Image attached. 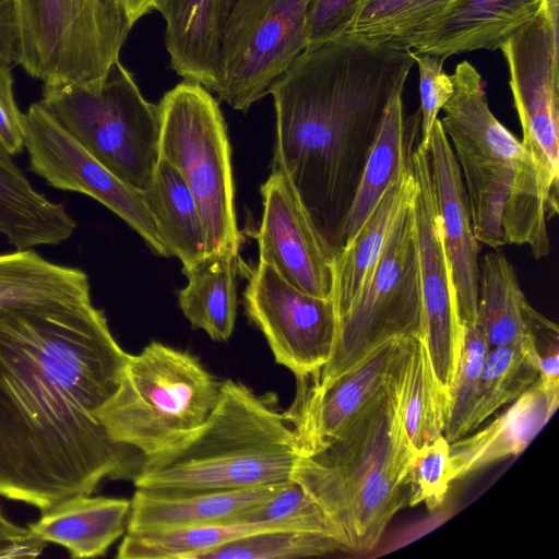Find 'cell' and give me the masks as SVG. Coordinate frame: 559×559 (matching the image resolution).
I'll use <instances>...</instances> for the list:
<instances>
[{"label":"cell","instance_id":"obj_1","mask_svg":"<svg viewBox=\"0 0 559 559\" xmlns=\"http://www.w3.org/2000/svg\"><path fill=\"white\" fill-rule=\"evenodd\" d=\"M127 357L91 300L0 309L1 497L43 511L133 479L138 451L98 418Z\"/></svg>","mask_w":559,"mask_h":559},{"label":"cell","instance_id":"obj_2","mask_svg":"<svg viewBox=\"0 0 559 559\" xmlns=\"http://www.w3.org/2000/svg\"><path fill=\"white\" fill-rule=\"evenodd\" d=\"M414 64L412 50L345 34L307 47L269 90L273 169L334 252L383 110Z\"/></svg>","mask_w":559,"mask_h":559},{"label":"cell","instance_id":"obj_3","mask_svg":"<svg viewBox=\"0 0 559 559\" xmlns=\"http://www.w3.org/2000/svg\"><path fill=\"white\" fill-rule=\"evenodd\" d=\"M416 450L390 374L329 443L299 457L292 479L321 508L342 551L366 554L408 506L407 477Z\"/></svg>","mask_w":559,"mask_h":559},{"label":"cell","instance_id":"obj_4","mask_svg":"<svg viewBox=\"0 0 559 559\" xmlns=\"http://www.w3.org/2000/svg\"><path fill=\"white\" fill-rule=\"evenodd\" d=\"M301 456L274 393L221 382L205 421L173 448L144 457L133 483L166 491L234 490L292 479Z\"/></svg>","mask_w":559,"mask_h":559},{"label":"cell","instance_id":"obj_5","mask_svg":"<svg viewBox=\"0 0 559 559\" xmlns=\"http://www.w3.org/2000/svg\"><path fill=\"white\" fill-rule=\"evenodd\" d=\"M219 388L195 356L153 341L139 354H128L120 384L98 418L114 442L152 456L205 421Z\"/></svg>","mask_w":559,"mask_h":559},{"label":"cell","instance_id":"obj_6","mask_svg":"<svg viewBox=\"0 0 559 559\" xmlns=\"http://www.w3.org/2000/svg\"><path fill=\"white\" fill-rule=\"evenodd\" d=\"M86 151L142 194L159 160L157 104L116 60L99 79L44 86L38 102Z\"/></svg>","mask_w":559,"mask_h":559},{"label":"cell","instance_id":"obj_7","mask_svg":"<svg viewBox=\"0 0 559 559\" xmlns=\"http://www.w3.org/2000/svg\"><path fill=\"white\" fill-rule=\"evenodd\" d=\"M159 158L182 176L197 202L205 233V255L238 254L230 145L217 100L200 83L183 80L164 94Z\"/></svg>","mask_w":559,"mask_h":559},{"label":"cell","instance_id":"obj_8","mask_svg":"<svg viewBox=\"0 0 559 559\" xmlns=\"http://www.w3.org/2000/svg\"><path fill=\"white\" fill-rule=\"evenodd\" d=\"M414 199V198H413ZM424 305L413 200L400 212L372 277L350 309L336 320L331 357L298 384L321 390L386 343L423 337Z\"/></svg>","mask_w":559,"mask_h":559},{"label":"cell","instance_id":"obj_9","mask_svg":"<svg viewBox=\"0 0 559 559\" xmlns=\"http://www.w3.org/2000/svg\"><path fill=\"white\" fill-rule=\"evenodd\" d=\"M17 63L44 86L102 78L130 29L119 0H14Z\"/></svg>","mask_w":559,"mask_h":559},{"label":"cell","instance_id":"obj_10","mask_svg":"<svg viewBox=\"0 0 559 559\" xmlns=\"http://www.w3.org/2000/svg\"><path fill=\"white\" fill-rule=\"evenodd\" d=\"M451 80L454 91L440 122L460 167L475 238L498 249L506 245L502 215L521 157L520 140L491 112L472 63H459Z\"/></svg>","mask_w":559,"mask_h":559},{"label":"cell","instance_id":"obj_11","mask_svg":"<svg viewBox=\"0 0 559 559\" xmlns=\"http://www.w3.org/2000/svg\"><path fill=\"white\" fill-rule=\"evenodd\" d=\"M310 0H235L223 26L216 94L247 111L307 48Z\"/></svg>","mask_w":559,"mask_h":559},{"label":"cell","instance_id":"obj_12","mask_svg":"<svg viewBox=\"0 0 559 559\" xmlns=\"http://www.w3.org/2000/svg\"><path fill=\"white\" fill-rule=\"evenodd\" d=\"M24 147L29 169L48 185L95 199L130 225L154 253L170 257L143 194L90 154L38 102L24 114Z\"/></svg>","mask_w":559,"mask_h":559},{"label":"cell","instance_id":"obj_13","mask_svg":"<svg viewBox=\"0 0 559 559\" xmlns=\"http://www.w3.org/2000/svg\"><path fill=\"white\" fill-rule=\"evenodd\" d=\"M243 299L247 316L264 335L275 361L297 381L316 377L334 345L336 318L331 298L304 293L270 265L259 263Z\"/></svg>","mask_w":559,"mask_h":559},{"label":"cell","instance_id":"obj_14","mask_svg":"<svg viewBox=\"0 0 559 559\" xmlns=\"http://www.w3.org/2000/svg\"><path fill=\"white\" fill-rule=\"evenodd\" d=\"M412 170L415 178L413 207L424 305L421 340L449 399L464 343L465 325L460 316L451 264L443 241L429 156L418 142L412 152Z\"/></svg>","mask_w":559,"mask_h":559},{"label":"cell","instance_id":"obj_15","mask_svg":"<svg viewBox=\"0 0 559 559\" xmlns=\"http://www.w3.org/2000/svg\"><path fill=\"white\" fill-rule=\"evenodd\" d=\"M262 218L257 234L259 263L293 287L331 298L334 251L321 235L286 176L272 169L261 187Z\"/></svg>","mask_w":559,"mask_h":559},{"label":"cell","instance_id":"obj_16","mask_svg":"<svg viewBox=\"0 0 559 559\" xmlns=\"http://www.w3.org/2000/svg\"><path fill=\"white\" fill-rule=\"evenodd\" d=\"M400 342L397 338L381 346L324 389L298 384L295 402L285 415L301 455L321 450L384 388Z\"/></svg>","mask_w":559,"mask_h":559},{"label":"cell","instance_id":"obj_17","mask_svg":"<svg viewBox=\"0 0 559 559\" xmlns=\"http://www.w3.org/2000/svg\"><path fill=\"white\" fill-rule=\"evenodd\" d=\"M426 150L460 316L466 326L477 319L479 247L473 231L460 167L440 119L436 122Z\"/></svg>","mask_w":559,"mask_h":559},{"label":"cell","instance_id":"obj_18","mask_svg":"<svg viewBox=\"0 0 559 559\" xmlns=\"http://www.w3.org/2000/svg\"><path fill=\"white\" fill-rule=\"evenodd\" d=\"M559 405V386L542 380L474 431L450 442L451 481L506 457L519 455L551 419Z\"/></svg>","mask_w":559,"mask_h":559},{"label":"cell","instance_id":"obj_19","mask_svg":"<svg viewBox=\"0 0 559 559\" xmlns=\"http://www.w3.org/2000/svg\"><path fill=\"white\" fill-rule=\"evenodd\" d=\"M543 0H452L412 41L409 50L441 59L497 50L540 9Z\"/></svg>","mask_w":559,"mask_h":559},{"label":"cell","instance_id":"obj_20","mask_svg":"<svg viewBox=\"0 0 559 559\" xmlns=\"http://www.w3.org/2000/svg\"><path fill=\"white\" fill-rule=\"evenodd\" d=\"M404 86L393 93L383 110L343 219L336 250L358 233L389 186L411 167L414 142L419 139L420 111L406 116Z\"/></svg>","mask_w":559,"mask_h":559},{"label":"cell","instance_id":"obj_21","mask_svg":"<svg viewBox=\"0 0 559 559\" xmlns=\"http://www.w3.org/2000/svg\"><path fill=\"white\" fill-rule=\"evenodd\" d=\"M286 483L234 490L136 488L131 499L127 532L147 533L231 522L240 512L274 496Z\"/></svg>","mask_w":559,"mask_h":559},{"label":"cell","instance_id":"obj_22","mask_svg":"<svg viewBox=\"0 0 559 559\" xmlns=\"http://www.w3.org/2000/svg\"><path fill=\"white\" fill-rule=\"evenodd\" d=\"M235 0H164L165 44L170 68L209 91L221 85L219 48Z\"/></svg>","mask_w":559,"mask_h":559},{"label":"cell","instance_id":"obj_23","mask_svg":"<svg viewBox=\"0 0 559 559\" xmlns=\"http://www.w3.org/2000/svg\"><path fill=\"white\" fill-rule=\"evenodd\" d=\"M414 193L411 160L409 169L389 186L358 233L333 254L331 300L336 320L367 288L391 227Z\"/></svg>","mask_w":559,"mask_h":559},{"label":"cell","instance_id":"obj_24","mask_svg":"<svg viewBox=\"0 0 559 559\" xmlns=\"http://www.w3.org/2000/svg\"><path fill=\"white\" fill-rule=\"evenodd\" d=\"M131 500L76 495L40 511L28 524L40 540L66 548L71 558L104 556L127 532Z\"/></svg>","mask_w":559,"mask_h":559},{"label":"cell","instance_id":"obj_25","mask_svg":"<svg viewBox=\"0 0 559 559\" xmlns=\"http://www.w3.org/2000/svg\"><path fill=\"white\" fill-rule=\"evenodd\" d=\"M76 227L64 206L48 200L11 157L0 155V234L16 250L58 245Z\"/></svg>","mask_w":559,"mask_h":559},{"label":"cell","instance_id":"obj_26","mask_svg":"<svg viewBox=\"0 0 559 559\" xmlns=\"http://www.w3.org/2000/svg\"><path fill=\"white\" fill-rule=\"evenodd\" d=\"M391 381L413 445L443 436L449 399L420 337L401 338Z\"/></svg>","mask_w":559,"mask_h":559},{"label":"cell","instance_id":"obj_27","mask_svg":"<svg viewBox=\"0 0 559 559\" xmlns=\"http://www.w3.org/2000/svg\"><path fill=\"white\" fill-rule=\"evenodd\" d=\"M91 300L87 275L32 249L0 254V309Z\"/></svg>","mask_w":559,"mask_h":559},{"label":"cell","instance_id":"obj_28","mask_svg":"<svg viewBox=\"0 0 559 559\" xmlns=\"http://www.w3.org/2000/svg\"><path fill=\"white\" fill-rule=\"evenodd\" d=\"M144 201L158 233L182 271L205 257V233L197 202L180 173L159 158Z\"/></svg>","mask_w":559,"mask_h":559},{"label":"cell","instance_id":"obj_29","mask_svg":"<svg viewBox=\"0 0 559 559\" xmlns=\"http://www.w3.org/2000/svg\"><path fill=\"white\" fill-rule=\"evenodd\" d=\"M238 254L205 255L182 272L188 284L178 293L179 307L194 329L213 341H227L237 312L236 260Z\"/></svg>","mask_w":559,"mask_h":559},{"label":"cell","instance_id":"obj_30","mask_svg":"<svg viewBox=\"0 0 559 559\" xmlns=\"http://www.w3.org/2000/svg\"><path fill=\"white\" fill-rule=\"evenodd\" d=\"M510 261L498 251L488 252L479 261L477 323L488 349L522 342L526 334L524 305Z\"/></svg>","mask_w":559,"mask_h":559},{"label":"cell","instance_id":"obj_31","mask_svg":"<svg viewBox=\"0 0 559 559\" xmlns=\"http://www.w3.org/2000/svg\"><path fill=\"white\" fill-rule=\"evenodd\" d=\"M275 530L261 524L222 522L147 533L126 532L119 559H198L202 554L245 535Z\"/></svg>","mask_w":559,"mask_h":559},{"label":"cell","instance_id":"obj_32","mask_svg":"<svg viewBox=\"0 0 559 559\" xmlns=\"http://www.w3.org/2000/svg\"><path fill=\"white\" fill-rule=\"evenodd\" d=\"M525 338L519 343L488 349L467 433L515 401L537 381L538 370L527 349Z\"/></svg>","mask_w":559,"mask_h":559},{"label":"cell","instance_id":"obj_33","mask_svg":"<svg viewBox=\"0 0 559 559\" xmlns=\"http://www.w3.org/2000/svg\"><path fill=\"white\" fill-rule=\"evenodd\" d=\"M452 0H367L348 34L409 50Z\"/></svg>","mask_w":559,"mask_h":559},{"label":"cell","instance_id":"obj_34","mask_svg":"<svg viewBox=\"0 0 559 559\" xmlns=\"http://www.w3.org/2000/svg\"><path fill=\"white\" fill-rule=\"evenodd\" d=\"M341 550L331 536L289 528L258 531L227 542L198 559H295Z\"/></svg>","mask_w":559,"mask_h":559},{"label":"cell","instance_id":"obj_35","mask_svg":"<svg viewBox=\"0 0 559 559\" xmlns=\"http://www.w3.org/2000/svg\"><path fill=\"white\" fill-rule=\"evenodd\" d=\"M488 346L477 321L465 326L464 343L457 369L449 390L443 436L452 442L467 433L474 411L480 374Z\"/></svg>","mask_w":559,"mask_h":559},{"label":"cell","instance_id":"obj_36","mask_svg":"<svg viewBox=\"0 0 559 559\" xmlns=\"http://www.w3.org/2000/svg\"><path fill=\"white\" fill-rule=\"evenodd\" d=\"M231 522L316 532L329 535L337 542L321 508L294 479L287 481L267 500L240 512Z\"/></svg>","mask_w":559,"mask_h":559},{"label":"cell","instance_id":"obj_37","mask_svg":"<svg viewBox=\"0 0 559 559\" xmlns=\"http://www.w3.org/2000/svg\"><path fill=\"white\" fill-rule=\"evenodd\" d=\"M449 457L450 442L444 436L416 450L407 477L408 507L424 503L435 511L443 504L452 483Z\"/></svg>","mask_w":559,"mask_h":559},{"label":"cell","instance_id":"obj_38","mask_svg":"<svg viewBox=\"0 0 559 559\" xmlns=\"http://www.w3.org/2000/svg\"><path fill=\"white\" fill-rule=\"evenodd\" d=\"M413 59L419 70L420 129L418 144L427 148L438 115L453 94L451 75L443 69V61L433 55L416 53Z\"/></svg>","mask_w":559,"mask_h":559},{"label":"cell","instance_id":"obj_39","mask_svg":"<svg viewBox=\"0 0 559 559\" xmlns=\"http://www.w3.org/2000/svg\"><path fill=\"white\" fill-rule=\"evenodd\" d=\"M367 0H310L307 47L348 34Z\"/></svg>","mask_w":559,"mask_h":559},{"label":"cell","instance_id":"obj_40","mask_svg":"<svg viewBox=\"0 0 559 559\" xmlns=\"http://www.w3.org/2000/svg\"><path fill=\"white\" fill-rule=\"evenodd\" d=\"M10 69L0 63V155L7 157L24 148V114L14 99Z\"/></svg>","mask_w":559,"mask_h":559},{"label":"cell","instance_id":"obj_41","mask_svg":"<svg viewBox=\"0 0 559 559\" xmlns=\"http://www.w3.org/2000/svg\"><path fill=\"white\" fill-rule=\"evenodd\" d=\"M46 546L47 543L37 538L28 527L0 516V559L36 558Z\"/></svg>","mask_w":559,"mask_h":559},{"label":"cell","instance_id":"obj_42","mask_svg":"<svg viewBox=\"0 0 559 559\" xmlns=\"http://www.w3.org/2000/svg\"><path fill=\"white\" fill-rule=\"evenodd\" d=\"M19 32L14 0H0V63H17Z\"/></svg>","mask_w":559,"mask_h":559},{"label":"cell","instance_id":"obj_43","mask_svg":"<svg viewBox=\"0 0 559 559\" xmlns=\"http://www.w3.org/2000/svg\"><path fill=\"white\" fill-rule=\"evenodd\" d=\"M119 2L132 27L145 14L155 10L159 11L164 0H119Z\"/></svg>","mask_w":559,"mask_h":559},{"label":"cell","instance_id":"obj_44","mask_svg":"<svg viewBox=\"0 0 559 559\" xmlns=\"http://www.w3.org/2000/svg\"><path fill=\"white\" fill-rule=\"evenodd\" d=\"M1 515H3V513H2L1 502H0V516Z\"/></svg>","mask_w":559,"mask_h":559}]
</instances>
